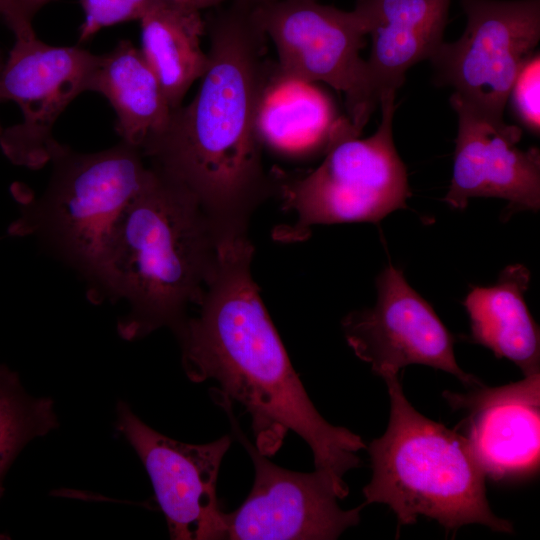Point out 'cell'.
<instances>
[{
  "label": "cell",
  "mask_w": 540,
  "mask_h": 540,
  "mask_svg": "<svg viewBox=\"0 0 540 540\" xmlns=\"http://www.w3.org/2000/svg\"><path fill=\"white\" fill-rule=\"evenodd\" d=\"M253 256L247 235L219 240L201 299L173 330L184 371L193 382H214L216 401L246 410L263 455L276 453L289 431L300 436L315 469L345 498L344 475L361 465L357 452L366 446L359 435L327 422L307 395L253 279Z\"/></svg>",
  "instance_id": "obj_1"
},
{
  "label": "cell",
  "mask_w": 540,
  "mask_h": 540,
  "mask_svg": "<svg viewBox=\"0 0 540 540\" xmlns=\"http://www.w3.org/2000/svg\"><path fill=\"white\" fill-rule=\"evenodd\" d=\"M254 0H230L209 13L208 65L185 106L144 152L150 166L183 186L218 238L247 235L255 208L274 192L264 168L258 106L275 66L253 16Z\"/></svg>",
  "instance_id": "obj_2"
},
{
  "label": "cell",
  "mask_w": 540,
  "mask_h": 540,
  "mask_svg": "<svg viewBox=\"0 0 540 540\" xmlns=\"http://www.w3.org/2000/svg\"><path fill=\"white\" fill-rule=\"evenodd\" d=\"M152 169L84 277L91 303L126 307L117 323L125 340L173 331L201 299L217 257L219 238L196 199Z\"/></svg>",
  "instance_id": "obj_3"
},
{
  "label": "cell",
  "mask_w": 540,
  "mask_h": 540,
  "mask_svg": "<svg viewBox=\"0 0 540 540\" xmlns=\"http://www.w3.org/2000/svg\"><path fill=\"white\" fill-rule=\"evenodd\" d=\"M382 378L390 397V418L385 433L367 447L373 473L363 488V504L388 505L399 526L425 516L452 531L478 523L512 533V524L489 506L486 475L466 437L415 410L398 374Z\"/></svg>",
  "instance_id": "obj_4"
},
{
  "label": "cell",
  "mask_w": 540,
  "mask_h": 540,
  "mask_svg": "<svg viewBox=\"0 0 540 540\" xmlns=\"http://www.w3.org/2000/svg\"><path fill=\"white\" fill-rule=\"evenodd\" d=\"M142 152L123 141L93 153L54 141L51 174L36 198L16 196L19 215L8 234L34 237L83 279L113 224L153 174Z\"/></svg>",
  "instance_id": "obj_5"
},
{
  "label": "cell",
  "mask_w": 540,
  "mask_h": 540,
  "mask_svg": "<svg viewBox=\"0 0 540 540\" xmlns=\"http://www.w3.org/2000/svg\"><path fill=\"white\" fill-rule=\"evenodd\" d=\"M395 92L381 96L377 131L361 139L353 126L340 134L311 172L285 177L275 173L274 192L292 219L279 225L273 237L297 242L318 224L378 223L391 212L406 208L410 187L406 167L393 140Z\"/></svg>",
  "instance_id": "obj_6"
},
{
  "label": "cell",
  "mask_w": 540,
  "mask_h": 540,
  "mask_svg": "<svg viewBox=\"0 0 540 540\" xmlns=\"http://www.w3.org/2000/svg\"><path fill=\"white\" fill-rule=\"evenodd\" d=\"M252 12L275 47L279 70L340 92L361 133L379 102L360 56L367 33L357 12L317 0H254Z\"/></svg>",
  "instance_id": "obj_7"
},
{
  "label": "cell",
  "mask_w": 540,
  "mask_h": 540,
  "mask_svg": "<svg viewBox=\"0 0 540 540\" xmlns=\"http://www.w3.org/2000/svg\"><path fill=\"white\" fill-rule=\"evenodd\" d=\"M466 27L429 59L439 85L498 120L514 80L540 39V0H461Z\"/></svg>",
  "instance_id": "obj_8"
},
{
  "label": "cell",
  "mask_w": 540,
  "mask_h": 540,
  "mask_svg": "<svg viewBox=\"0 0 540 540\" xmlns=\"http://www.w3.org/2000/svg\"><path fill=\"white\" fill-rule=\"evenodd\" d=\"M100 55L52 46L35 33L16 37L0 72V102L13 101L19 124L2 129L0 147L15 165L39 169L50 159L53 126L79 94L89 91Z\"/></svg>",
  "instance_id": "obj_9"
},
{
  "label": "cell",
  "mask_w": 540,
  "mask_h": 540,
  "mask_svg": "<svg viewBox=\"0 0 540 540\" xmlns=\"http://www.w3.org/2000/svg\"><path fill=\"white\" fill-rule=\"evenodd\" d=\"M229 416L232 432L254 465L252 489L242 505L225 513V539L230 540H333L360 521L362 504L343 510L331 477L315 469L296 472L272 463L245 438L232 413L231 403L218 402Z\"/></svg>",
  "instance_id": "obj_10"
},
{
  "label": "cell",
  "mask_w": 540,
  "mask_h": 540,
  "mask_svg": "<svg viewBox=\"0 0 540 540\" xmlns=\"http://www.w3.org/2000/svg\"><path fill=\"white\" fill-rule=\"evenodd\" d=\"M116 414V428L142 461L171 538L225 539L226 512L220 508L216 485L231 438L184 443L152 429L125 402H118Z\"/></svg>",
  "instance_id": "obj_11"
},
{
  "label": "cell",
  "mask_w": 540,
  "mask_h": 540,
  "mask_svg": "<svg viewBox=\"0 0 540 540\" xmlns=\"http://www.w3.org/2000/svg\"><path fill=\"white\" fill-rule=\"evenodd\" d=\"M377 300L371 308L349 312L342 320L348 345L381 377L422 364L443 370L468 386L482 385L463 371L454 355V337L432 306L388 265L376 278Z\"/></svg>",
  "instance_id": "obj_12"
},
{
  "label": "cell",
  "mask_w": 540,
  "mask_h": 540,
  "mask_svg": "<svg viewBox=\"0 0 540 540\" xmlns=\"http://www.w3.org/2000/svg\"><path fill=\"white\" fill-rule=\"evenodd\" d=\"M458 115L451 184L444 201L464 209L470 198L494 197L508 201L505 215L540 208V152L516 145L517 126L476 111L451 95Z\"/></svg>",
  "instance_id": "obj_13"
},
{
  "label": "cell",
  "mask_w": 540,
  "mask_h": 540,
  "mask_svg": "<svg viewBox=\"0 0 540 540\" xmlns=\"http://www.w3.org/2000/svg\"><path fill=\"white\" fill-rule=\"evenodd\" d=\"M466 394L445 392L465 409L466 439L486 477L514 480L534 474L540 452V373L496 388Z\"/></svg>",
  "instance_id": "obj_14"
},
{
  "label": "cell",
  "mask_w": 540,
  "mask_h": 540,
  "mask_svg": "<svg viewBox=\"0 0 540 540\" xmlns=\"http://www.w3.org/2000/svg\"><path fill=\"white\" fill-rule=\"evenodd\" d=\"M451 0H357L354 10L371 37L366 60L374 94L397 92L416 63L443 42Z\"/></svg>",
  "instance_id": "obj_15"
},
{
  "label": "cell",
  "mask_w": 540,
  "mask_h": 540,
  "mask_svg": "<svg viewBox=\"0 0 540 540\" xmlns=\"http://www.w3.org/2000/svg\"><path fill=\"white\" fill-rule=\"evenodd\" d=\"M352 126L318 83L275 66L262 91L257 128L263 148L289 159L326 153L334 140Z\"/></svg>",
  "instance_id": "obj_16"
},
{
  "label": "cell",
  "mask_w": 540,
  "mask_h": 540,
  "mask_svg": "<svg viewBox=\"0 0 540 540\" xmlns=\"http://www.w3.org/2000/svg\"><path fill=\"white\" fill-rule=\"evenodd\" d=\"M89 91L109 101L121 141L142 154L169 124L172 108L161 84L142 51L128 40L100 55Z\"/></svg>",
  "instance_id": "obj_17"
},
{
  "label": "cell",
  "mask_w": 540,
  "mask_h": 540,
  "mask_svg": "<svg viewBox=\"0 0 540 540\" xmlns=\"http://www.w3.org/2000/svg\"><path fill=\"white\" fill-rule=\"evenodd\" d=\"M529 281L525 266L509 265L495 285L473 287L464 301L471 341L512 361L524 376L540 373L539 327L524 300Z\"/></svg>",
  "instance_id": "obj_18"
},
{
  "label": "cell",
  "mask_w": 540,
  "mask_h": 540,
  "mask_svg": "<svg viewBox=\"0 0 540 540\" xmlns=\"http://www.w3.org/2000/svg\"><path fill=\"white\" fill-rule=\"evenodd\" d=\"M139 22L141 51L174 110L207 68L208 54L201 47L204 20L197 10L160 0Z\"/></svg>",
  "instance_id": "obj_19"
},
{
  "label": "cell",
  "mask_w": 540,
  "mask_h": 540,
  "mask_svg": "<svg viewBox=\"0 0 540 540\" xmlns=\"http://www.w3.org/2000/svg\"><path fill=\"white\" fill-rule=\"evenodd\" d=\"M57 426L53 400L31 396L19 375L0 364V498L5 476L21 450Z\"/></svg>",
  "instance_id": "obj_20"
},
{
  "label": "cell",
  "mask_w": 540,
  "mask_h": 540,
  "mask_svg": "<svg viewBox=\"0 0 540 540\" xmlns=\"http://www.w3.org/2000/svg\"><path fill=\"white\" fill-rule=\"evenodd\" d=\"M160 0H80L85 21L80 27L79 42L91 38L104 27L140 20Z\"/></svg>",
  "instance_id": "obj_21"
},
{
  "label": "cell",
  "mask_w": 540,
  "mask_h": 540,
  "mask_svg": "<svg viewBox=\"0 0 540 540\" xmlns=\"http://www.w3.org/2000/svg\"><path fill=\"white\" fill-rule=\"evenodd\" d=\"M539 87L540 58L534 53L517 74L508 100L520 122L535 134L540 130Z\"/></svg>",
  "instance_id": "obj_22"
},
{
  "label": "cell",
  "mask_w": 540,
  "mask_h": 540,
  "mask_svg": "<svg viewBox=\"0 0 540 540\" xmlns=\"http://www.w3.org/2000/svg\"><path fill=\"white\" fill-rule=\"evenodd\" d=\"M0 17L15 37L34 33L32 19L24 12L19 0H0Z\"/></svg>",
  "instance_id": "obj_23"
},
{
  "label": "cell",
  "mask_w": 540,
  "mask_h": 540,
  "mask_svg": "<svg viewBox=\"0 0 540 540\" xmlns=\"http://www.w3.org/2000/svg\"><path fill=\"white\" fill-rule=\"evenodd\" d=\"M24 12L32 19L33 16L51 0H19Z\"/></svg>",
  "instance_id": "obj_24"
},
{
  "label": "cell",
  "mask_w": 540,
  "mask_h": 540,
  "mask_svg": "<svg viewBox=\"0 0 540 540\" xmlns=\"http://www.w3.org/2000/svg\"><path fill=\"white\" fill-rule=\"evenodd\" d=\"M228 1L230 0H194V4L196 9L201 12L202 10L212 9L220 6Z\"/></svg>",
  "instance_id": "obj_25"
},
{
  "label": "cell",
  "mask_w": 540,
  "mask_h": 540,
  "mask_svg": "<svg viewBox=\"0 0 540 540\" xmlns=\"http://www.w3.org/2000/svg\"><path fill=\"white\" fill-rule=\"evenodd\" d=\"M172 1L183 8H186L189 10H197L194 4V0H172Z\"/></svg>",
  "instance_id": "obj_26"
},
{
  "label": "cell",
  "mask_w": 540,
  "mask_h": 540,
  "mask_svg": "<svg viewBox=\"0 0 540 540\" xmlns=\"http://www.w3.org/2000/svg\"><path fill=\"white\" fill-rule=\"evenodd\" d=\"M5 59H6V57L4 56L3 52L0 50V72H1L2 67H3V65H4ZM2 129H3V128H2L1 125H0V133H1Z\"/></svg>",
  "instance_id": "obj_27"
}]
</instances>
